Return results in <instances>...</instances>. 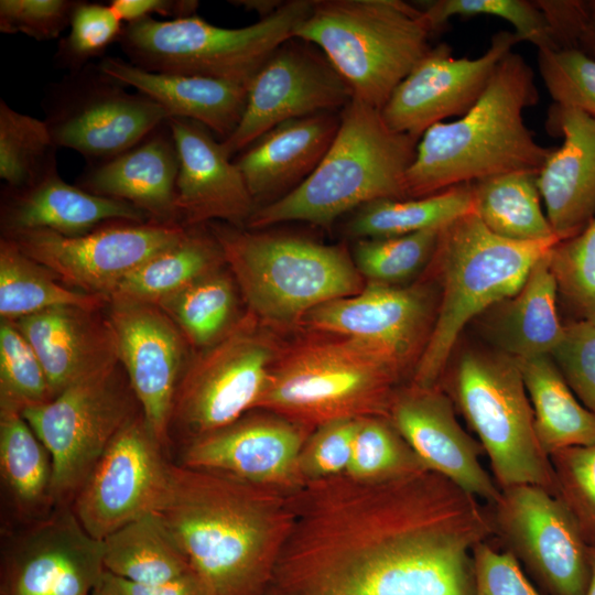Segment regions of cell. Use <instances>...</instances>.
Instances as JSON below:
<instances>
[{"label":"cell","instance_id":"cell-19","mask_svg":"<svg viewBox=\"0 0 595 595\" xmlns=\"http://www.w3.org/2000/svg\"><path fill=\"white\" fill-rule=\"evenodd\" d=\"M106 572L104 543L71 506L36 520L6 551L1 595H91Z\"/></svg>","mask_w":595,"mask_h":595},{"label":"cell","instance_id":"cell-18","mask_svg":"<svg viewBox=\"0 0 595 595\" xmlns=\"http://www.w3.org/2000/svg\"><path fill=\"white\" fill-rule=\"evenodd\" d=\"M106 317L119 361L140 404L143 420L165 448L175 391L188 361L185 337L155 304L109 299Z\"/></svg>","mask_w":595,"mask_h":595},{"label":"cell","instance_id":"cell-4","mask_svg":"<svg viewBox=\"0 0 595 595\" xmlns=\"http://www.w3.org/2000/svg\"><path fill=\"white\" fill-rule=\"evenodd\" d=\"M418 142L392 130L380 109L351 98L340 110L338 130L314 172L289 194L257 208L246 227L289 221L328 227L371 202L405 198V174Z\"/></svg>","mask_w":595,"mask_h":595},{"label":"cell","instance_id":"cell-58","mask_svg":"<svg viewBox=\"0 0 595 595\" xmlns=\"http://www.w3.org/2000/svg\"><path fill=\"white\" fill-rule=\"evenodd\" d=\"M266 595H284L273 588H270Z\"/></svg>","mask_w":595,"mask_h":595},{"label":"cell","instance_id":"cell-31","mask_svg":"<svg viewBox=\"0 0 595 595\" xmlns=\"http://www.w3.org/2000/svg\"><path fill=\"white\" fill-rule=\"evenodd\" d=\"M549 253L531 268L519 291L501 302L504 306L494 321L496 344L517 360L550 356L564 333Z\"/></svg>","mask_w":595,"mask_h":595},{"label":"cell","instance_id":"cell-40","mask_svg":"<svg viewBox=\"0 0 595 595\" xmlns=\"http://www.w3.org/2000/svg\"><path fill=\"white\" fill-rule=\"evenodd\" d=\"M44 120L0 100V177L6 186H30L57 171V156Z\"/></svg>","mask_w":595,"mask_h":595},{"label":"cell","instance_id":"cell-41","mask_svg":"<svg viewBox=\"0 0 595 595\" xmlns=\"http://www.w3.org/2000/svg\"><path fill=\"white\" fill-rule=\"evenodd\" d=\"M429 469L387 416L356 420L353 455L346 474L383 480Z\"/></svg>","mask_w":595,"mask_h":595},{"label":"cell","instance_id":"cell-47","mask_svg":"<svg viewBox=\"0 0 595 595\" xmlns=\"http://www.w3.org/2000/svg\"><path fill=\"white\" fill-rule=\"evenodd\" d=\"M555 496L575 520L585 542L595 545V443L550 454Z\"/></svg>","mask_w":595,"mask_h":595},{"label":"cell","instance_id":"cell-30","mask_svg":"<svg viewBox=\"0 0 595 595\" xmlns=\"http://www.w3.org/2000/svg\"><path fill=\"white\" fill-rule=\"evenodd\" d=\"M98 64L108 76L160 105L170 118L197 121L220 141L229 138L241 120L247 100L245 85L150 72L115 56H105Z\"/></svg>","mask_w":595,"mask_h":595},{"label":"cell","instance_id":"cell-29","mask_svg":"<svg viewBox=\"0 0 595 595\" xmlns=\"http://www.w3.org/2000/svg\"><path fill=\"white\" fill-rule=\"evenodd\" d=\"M119 220L150 223L147 214L130 203L66 183L58 170L26 187L6 186L2 195V236L37 229L77 236Z\"/></svg>","mask_w":595,"mask_h":595},{"label":"cell","instance_id":"cell-9","mask_svg":"<svg viewBox=\"0 0 595 595\" xmlns=\"http://www.w3.org/2000/svg\"><path fill=\"white\" fill-rule=\"evenodd\" d=\"M313 0H290L269 17L244 28H221L198 14L123 25L118 43L131 64L158 73L249 83L293 32Z\"/></svg>","mask_w":595,"mask_h":595},{"label":"cell","instance_id":"cell-48","mask_svg":"<svg viewBox=\"0 0 595 595\" xmlns=\"http://www.w3.org/2000/svg\"><path fill=\"white\" fill-rule=\"evenodd\" d=\"M538 66L554 104L595 118V57L574 47L540 50Z\"/></svg>","mask_w":595,"mask_h":595},{"label":"cell","instance_id":"cell-3","mask_svg":"<svg viewBox=\"0 0 595 595\" xmlns=\"http://www.w3.org/2000/svg\"><path fill=\"white\" fill-rule=\"evenodd\" d=\"M538 101L533 69L511 51L465 115L421 136L405 174L407 197L510 172L538 173L552 150L534 140L523 120V110Z\"/></svg>","mask_w":595,"mask_h":595},{"label":"cell","instance_id":"cell-37","mask_svg":"<svg viewBox=\"0 0 595 595\" xmlns=\"http://www.w3.org/2000/svg\"><path fill=\"white\" fill-rule=\"evenodd\" d=\"M472 212V187L466 183L422 197L371 202L355 210L346 229L358 239L388 238L444 228Z\"/></svg>","mask_w":595,"mask_h":595},{"label":"cell","instance_id":"cell-33","mask_svg":"<svg viewBox=\"0 0 595 595\" xmlns=\"http://www.w3.org/2000/svg\"><path fill=\"white\" fill-rule=\"evenodd\" d=\"M223 264L221 248L208 225L187 226L177 242L126 274L108 299L155 304Z\"/></svg>","mask_w":595,"mask_h":595},{"label":"cell","instance_id":"cell-53","mask_svg":"<svg viewBox=\"0 0 595 595\" xmlns=\"http://www.w3.org/2000/svg\"><path fill=\"white\" fill-rule=\"evenodd\" d=\"M98 588L107 595H205L193 572L166 583L138 584L106 571Z\"/></svg>","mask_w":595,"mask_h":595},{"label":"cell","instance_id":"cell-23","mask_svg":"<svg viewBox=\"0 0 595 595\" xmlns=\"http://www.w3.org/2000/svg\"><path fill=\"white\" fill-rule=\"evenodd\" d=\"M387 418L429 469L478 500L497 502L501 489L479 461L480 443L462 428L437 385L397 388Z\"/></svg>","mask_w":595,"mask_h":595},{"label":"cell","instance_id":"cell-46","mask_svg":"<svg viewBox=\"0 0 595 595\" xmlns=\"http://www.w3.org/2000/svg\"><path fill=\"white\" fill-rule=\"evenodd\" d=\"M122 23L109 4L78 0L75 7L69 32L60 40L53 56L57 68L75 72L95 57H104L106 50L118 42Z\"/></svg>","mask_w":595,"mask_h":595},{"label":"cell","instance_id":"cell-24","mask_svg":"<svg viewBox=\"0 0 595 595\" xmlns=\"http://www.w3.org/2000/svg\"><path fill=\"white\" fill-rule=\"evenodd\" d=\"M167 123L178 155L175 204L181 225L246 227L256 204L221 141L191 119L172 117Z\"/></svg>","mask_w":595,"mask_h":595},{"label":"cell","instance_id":"cell-35","mask_svg":"<svg viewBox=\"0 0 595 595\" xmlns=\"http://www.w3.org/2000/svg\"><path fill=\"white\" fill-rule=\"evenodd\" d=\"M473 213L495 235L513 241H559L541 206L537 172L519 171L470 183Z\"/></svg>","mask_w":595,"mask_h":595},{"label":"cell","instance_id":"cell-55","mask_svg":"<svg viewBox=\"0 0 595 595\" xmlns=\"http://www.w3.org/2000/svg\"><path fill=\"white\" fill-rule=\"evenodd\" d=\"M577 48L595 57V0L583 1V18Z\"/></svg>","mask_w":595,"mask_h":595},{"label":"cell","instance_id":"cell-45","mask_svg":"<svg viewBox=\"0 0 595 595\" xmlns=\"http://www.w3.org/2000/svg\"><path fill=\"white\" fill-rule=\"evenodd\" d=\"M549 266L559 295L575 318L595 324V218L580 234L552 247Z\"/></svg>","mask_w":595,"mask_h":595},{"label":"cell","instance_id":"cell-49","mask_svg":"<svg viewBox=\"0 0 595 595\" xmlns=\"http://www.w3.org/2000/svg\"><path fill=\"white\" fill-rule=\"evenodd\" d=\"M356 420L327 422L311 432L299 455V473L303 484L347 473Z\"/></svg>","mask_w":595,"mask_h":595},{"label":"cell","instance_id":"cell-26","mask_svg":"<svg viewBox=\"0 0 595 595\" xmlns=\"http://www.w3.org/2000/svg\"><path fill=\"white\" fill-rule=\"evenodd\" d=\"M100 311L60 306L13 322L36 354L52 398L120 364L115 335Z\"/></svg>","mask_w":595,"mask_h":595},{"label":"cell","instance_id":"cell-34","mask_svg":"<svg viewBox=\"0 0 595 595\" xmlns=\"http://www.w3.org/2000/svg\"><path fill=\"white\" fill-rule=\"evenodd\" d=\"M107 572L138 584H161L192 573L164 522L149 512L102 540Z\"/></svg>","mask_w":595,"mask_h":595},{"label":"cell","instance_id":"cell-27","mask_svg":"<svg viewBox=\"0 0 595 595\" xmlns=\"http://www.w3.org/2000/svg\"><path fill=\"white\" fill-rule=\"evenodd\" d=\"M177 173V150L166 120L123 153L87 164L76 185L132 204L150 223L175 226L181 225L175 204Z\"/></svg>","mask_w":595,"mask_h":595},{"label":"cell","instance_id":"cell-43","mask_svg":"<svg viewBox=\"0 0 595 595\" xmlns=\"http://www.w3.org/2000/svg\"><path fill=\"white\" fill-rule=\"evenodd\" d=\"M418 4L434 33L453 17L491 15L509 22L520 41L555 50L550 25L536 0H431Z\"/></svg>","mask_w":595,"mask_h":595},{"label":"cell","instance_id":"cell-15","mask_svg":"<svg viewBox=\"0 0 595 595\" xmlns=\"http://www.w3.org/2000/svg\"><path fill=\"white\" fill-rule=\"evenodd\" d=\"M185 231L181 225L119 220L77 236L37 229L2 237L63 284L108 298L126 274L177 242Z\"/></svg>","mask_w":595,"mask_h":595},{"label":"cell","instance_id":"cell-12","mask_svg":"<svg viewBox=\"0 0 595 595\" xmlns=\"http://www.w3.org/2000/svg\"><path fill=\"white\" fill-rule=\"evenodd\" d=\"M280 349L248 312L217 343L188 359L170 419L184 443L224 428L256 409Z\"/></svg>","mask_w":595,"mask_h":595},{"label":"cell","instance_id":"cell-8","mask_svg":"<svg viewBox=\"0 0 595 595\" xmlns=\"http://www.w3.org/2000/svg\"><path fill=\"white\" fill-rule=\"evenodd\" d=\"M402 375L359 340H303L279 351L255 410L311 431L336 420L387 416Z\"/></svg>","mask_w":595,"mask_h":595},{"label":"cell","instance_id":"cell-11","mask_svg":"<svg viewBox=\"0 0 595 595\" xmlns=\"http://www.w3.org/2000/svg\"><path fill=\"white\" fill-rule=\"evenodd\" d=\"M141 412L118 364L22 412L52 461V500L71 506L116 435Z\"/></svg>","mask_w":595,"mask_h":595},{"label":"cell","instance_id":"cell-59","mask_svg":"<svg viewBox=\"0 0 595 595\" xmlns=\"http://www.w3.org/2000/svg\"><path fill=\"white\" fill-rule=\"evenodd\" d=\"M91 595H107L106 593H104L101 589H99L98 587L93 592Z\"/></svg>","mask_w":595,"mask_h":595},{"label":"cell","instance_id":"cell-52","mask_svg":"<svg viewBox=\"0 0 595 595\" xmlns=\"http://www.w3.org/2000/svg\"><path fill=\"white\" fill-rule=\"evenodd\" d=\"M472 559L474 595H542L509 551H497L483 541L473 549Z\"/></svg>","mask_w":595,"mask_h":595},{"label":"cell","instance_id":"cell-57","mask_svg":"<svg viewBox=\"0 0 595 595\" xmlns=\"http://www.w3.org/2000/svg\"><path fill=\"white\" fill-rule=\"evenodd\" d=\"M589 580L585 595H595V545L588 548Z\"/></svg>","mask_w":595,"mask_h":595},{"label":"cell","instance_id":"cell-14","mask_svg":"<svg viewBox=\"0 0 595 595\" xmlns=\"http://www.w3.org/2000/svg\"><path fill=\"white\" fill-rule=\"evenodd\" d=\"M494 533L549 595H585L588 548L564 504L536 485L501 489Z\"/></svg>","mask_w":595,"mask_h":595},{"label":"cell","instance_id":"cell-56","mask_svg":"<svg viewBox=\"0 0 595 595\" xmlns=\"http://www.w3.org/2000/svg\"><path fill=\"white\" fill-rule=\"evenodd\" d=\"M234 6H239L245 8L246 10H252L258 12V14L261 17L260 19H263L266 17H269L274 11H277L284 1H278V0H234L229 1Z\"/></svg>","mask_w":595,"mask_h":595},{"label":"cell","instance_id":"cell-22","mask_svg":"<svg viewBox=\"0 0 595 595\" xmlns=\"http://www.w3.org/2000/svg\"><path fill=\"white\" fill-rule=\"evenodd\" d=\"M311 432L274 413L253 410L185 442L178 464L292 491L303 485L299 455Z\"/></svg>","mask_w":595,"mask_h":595},{"label":"cell","instance_id":"cell-16","mask_svg":"<svg viewBox=\"0 0 595 595\" xmlns=\"http://www.w3.org/2000/svg\"><path fill=\"white\" fill-rule=\"evenodd\" d=\"M350 87L313 44L290 39L260 67L247 87L239 125L221 141L232 158L272 128L298 118L340 111Z\"/></svg>","mask_w":595,"mask_h":595},{"label":"cell","instance_id":"cell-32","mask_svg":"<svg viewBox=\"0 0 595 595\" xmlns=\"http://www.w3.org/2000/svg\"><path fill=\"white\" fill-rule=\"evenodd\" d=\"M533 410L534 428L550 454L595 443V414L573 393L551 356L517 360Z\"/></svg>","mask_w":595,"mask_h":595},{"label":"cell","instance_id":"cell-39","mask_svg":"<svg viewBox=\"0 0 595 595\" xmlns=\"http://www.w3.org/2000/svg\"><path fill=\"white\" fill-rule=\"evenodd\" d=\"M221 269L155 303L178 327L188 345L196 348L217 343L240 318L237 317V284Z\"/></svg>","mask_w":595,"mask_h":595},{"label":"cell","instance_id":"cell-36","mask_svg":"<svg viewBox=\"0 0 595 595\" xmlns=\"http://www.w3.org/2000/svg\"><path fill=\"white\" fill-rule=\"evenodd\" d=\"M104 295L89 294L63 284L50 270L24 255L9 238L0 241V316L17 321L60 306L100 311Z\"/></svg>","mask_w":595,"mask_h":595},{"label":"cell","instance_id":"cell-7","mask_svg":"<svg viewBox=\"0 0 595 595\" xmlns=\"http://www.w3.org/2000/svg\"><path fill=\"white\" fill-rule=\"evenodd\" d=\"M434 34L418 4L401 0H314L293 37L315 45L353 98L382 109L430 52Z\"/></svg>","mask_w":595,"mask_h":595},{"label":"cell","instance_id":"cell-51","mask_svg":"<svg viewBox=\"0 0 595 595\" xmlns=\"http://www.w3.org/2000/svg\"><path fill=\"white\" fill-rule=\"evenodd\" d=\"M78 0H1L0 31L36 41L58 37L69 26Z\"/></svg>","mask_w":595,"mask_h":595},{"label":"cell","instance_id":"cell-50","mask_svg":"<svg viewBox=\"0 0 595 595\" xmlns=\"http://www.w3.org/2000/svg\"><path fill=\"white\" fill-rule=\"evenodd\" d=\"M581 403L595 414V324H564L561 342L550 355Z\"/></svg>","mask_w":595,"mask_h":595},{"label":"cell","instance_id":"cell-13","mask_svg":"<svg viewBox=\"0 0 595 595\" xmlns=\"http://www.w3.org/2000/svg\"><path fill=\"white\" fill-rule=\"evenodd\" d=\"M41 105L55 145L78 152L87 164L123 153L170 118L148 96L129 93L98 63L47 85Z\"/></svg>","mask_w":595,"mask_h":595},{"label":"cell","instance_id":"cell-44","mask_svg":"<svg viewBox=\"0 0 595 595\" xmlns=\"http://www.w3.org/2000/svg\"><path fill=\"white\" fill-rule=\"evenodd\" d=\"M52 399L43 367L11 321L0 323V411L22 413Z\"/></svg>","mask_w":595,"mask_h":595},{"label":"cell","instance_id":"cell-21","mask_svg":"<svg viewBox=\"0 0 595 595\" xmlns=\"http://www.w3.org/2000/svg\"><path fill=\"white\" fill-rule=\"evenodd\" d=\"M434 298L425 285L368 282L358 293L312 310V327L367 344L403 374L418 364L430 336Z\"/></svg>","mask_w":595,"mask_h":595},{"label":"cell","instance_id":"cell-17","mask_svg":"<svg viewBox=\"0 0 595 595\" xmlns=\"http://www.w3.org/2000/svg\"><path fill=\"white\" fill-rule=\"evenodd\" d=\"M163 446L142 413L112 440L72 502L84 529L104 540L158 508L167 482Z\"/></svg>","mask_w":595,"mask_h":595},{"label":"cell","instance_id":"cell-54","mask_svg":"<svg viewBox=\"0 0 595 595\" xmlns=\"http://www.w3.org/2000/svg\"><path fill=\"white\" fill-rule=\"evenodd\" d=\"M110 8L125 24L151 18L156 13L166 18L178 19L197 14L199 2L196 0H112Z\"/></svg>","mask_w":595,"mask_h":595},{"label":"cell","instance_id":"cell-5","mask_svg":"<svg viewBox=\"0 0 595 595\" xmlns=\"http://www.w3.org/2000/svg\"><path fill=\"white\" fill-rule=\"evenodd\" d=\"M556 242L501 238L473 212L445 226L431 259L441 279L440 302L412 383L437 385L468 322L515 295Z\"/></svg>","mask_w":595,"mask_h":595},{"label":"cell","instance_id":"cell-2","mask_svg":"<svg viewBox=\"0 0 595 595\" xmlns=\"http://www.w3.org/2000/svg\"><path fill=\"white\" fill-rule=\"evenodd\" d=\"M293 491L170 463L154 512L205 595H266L293 524Z\"/></svg>","mask_w":595,"mask_h":595},{"label":"cell","instance_id":"cell-10","mask_svg":"<svg viewBox=\"0 0 595 595\" xmlns=\"http://www.w3.org/2000/svg\"><path fill=\"white\" fill-rule=\"evenodd\" d=\"M452 391L498 487L536 485L554 495L550 456L539 442L517 359L504 353L468 350L456 365Z\"/></svg>","mask_w":595,"mask_h":595},{"label":"cell","instance_id":"cell-25","mask_svg":"<svg viewBox=\"0 0 595 595\" xmlns=\"http://www.w3.org/2000/svg\"><path fill=\"white\" fill-rule=\"evenodd\" d=\"M548 128L563 141L538 171L537 185L552 231L562 241L595 218V118L553 102Z\"/></svg>","mask_w":595,"mask_h":595},{"label":"cell","instance_id":"cell-1","mask_svg":"<svg viewBox=\"0 0 595 595\" xmlns=\"http://www.w3.org/2000/svg\"><path fill=\"white\" fill-rule=\"evenodd\" d=\"M292 501L270 587L284 595H474L473 549L495 534L480 500L431 469L306 482Z\"/></svg>","mask_w":595,"mask_h":595},{"label":"cell","instance_id":"cell-20","mask_svg":"<svg viewBox=\"0 0 595 595\" xmlns=\"http://www.w3.org/2000/svg\"><path fill=\"white\" fill-rule=\"evenodd\" d=\"M518 42L515 32L499 31L475 58L453 56L445 43L432 47L390 95L381 109L385 121L392 130L420 140L433 125L462 117Z\"/></svg>","mask_w":595,"mask_h":595},{"label":"cell","instance_id":"cell-6","mask_svg":"<svg viewBox=\"0 0 595 595\" xmlns=\"http://www.w3.org/2000/svg\"><path fill=\"white\" fill-rule=\"evenodd\" d=\"M249 313L288 325L315 307L358 293L363 277L340 246L289 234L207 224Z\"/></svg>","mask_w":595,"mask_h":595},{"label":"cell","instance_id":"cell-38","mask_svg":"<svg viewBox=\"0 0 595 595\" xmlns=\"http://www.w3.org/2000/svg\"><path fill=\"white\" fill-rule=\"evenodd\" d=\"M0 472L21 513L36 515L52 500V461L22 413L0 411Z\"/></svg>","mask_w":595,"mask_h":595},{"label":"cell","instance_id":"cell-28","mask_svg":"<svg viewBox=\"0 0 595 595\" xmlns=\"http://www.w3.org/2000/svg\"><path fill=\"white\" fill-rule=\"evenodd\" d=\"M340 111L285 121L239 152L240 170L256 209L292 192L317 167L332 144Z\"/></svg>","mask_w":595,"mask_h":595},{"label":"cell","instance_id":"cell-42","mask_svg":"<svg viewBox=\"0 0 595 595\" xmlns=\"http://www.w3.org/2000/svg\"><path fill=\"white\" fill-rule=\"evenodd\" d=\"M443 228L413 234L358 239L353 261L368 282L398 285L431 261Z\"/></svg>","mask_w":595,"mask_h":595}]
</instances>
